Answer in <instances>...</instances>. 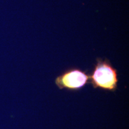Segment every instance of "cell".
Instances as JSON below:
<instances>
[{"instance_id": "2", "label": "cell", "mask_w": 129, "mask_h": 129, "mask_svg": "<svg viewBox=\"0 0 129 129\" xmlns=\"http://www.w3.org/2000/svg\"><path fill=\"white\" fill-rule=\"evenodd\" d=\"M90 80L89 74L77 68H71L65 70L55 80V83L60 90L66 89L77 91L87 84Z\"/></svg>"}, {"instance_id": "1", "label": "cell", "mask_w": 129, "mask_h": 129, "mask_svg": "<svg viewBox=\"0 0 129 129\" xmlns=\"http://www.w3.org/2000/svg\"><path fill=\"white\" fill-rule=\"evenodd\" d=\"M89 81L93 88L115 91L118 83V72L108 59L97 58Z\"/></svg>"}]
</instances>
